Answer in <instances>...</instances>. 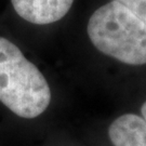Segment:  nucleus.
<instances>
[{"mask_svg": "<svg viewBox=\"0 0 146 146\" xmlns=\"http://www.w3.org/2000/svg\"><path fill=\"white\" fill-rule=\"evenodd\" d=\"M51 91L44 76L13 42L0 37V102L22 118L48 108Z\"/></svg>", "mask_w": 146, "mask_h": 146, "instance_id": "nucleus-1", "label": "nucleus"}, {"mask_svg": "<svg viewBox=\"0 0 146 146\" xmlns=\"http://www.w3.org/2000/svg\"><path fill=\"white\" fill-rule=\"evenodd\" d=\"M88 36L105 55L129 65L146 64V24L116 1L100 7L89 19Z\"/></svg>", "mask_w": 146, "mask_h": 146, "instance_id": "nucleus-2", "label": "nucleus"}, {"mask_svg": "<svg viewBox=\"0 0 146 146\" xmlns=\"http://www.w3.org/2000/svg\"><path fill=\"white\" fill-rule=\"evenodd\" d=\"M23 20L36 25H47L62 20L70 10L74 0H11Z\"/></svg>", "mask_w": 146, "mask_h": 146, "instance_id": "nucleus-3", "label": "nucleus"}, {"mask_svg": "<svg viewBox=\"0 0 146 146\" xmlns=\"http://www.w3.org/2000/svg\"><path fill=\"white\" fill-rule=\"evenodd\" d=\"M108 135L114 146H146V120L125 114L111 122Z\"/></svg>", "mask_w": 146, "mask_h": 146, "instance_id": "nucleus-4", "label": "nucleus"}, {"mask_svg": "<svg viewBox=\"0 0 146 146\" xmlns=\"http://www.w3.org/2000/svg\"><path fill=\"white\" fill-rule=\"evenodd\" d=\"M125 7L146 24V0H113Z\"/></svg>", "mask_w": 146, "mask_h": 146, "instance_id": "nucleus-5", "label": "nucleus"}, {"mask_svg": "<svg viewBox=\"0 0 146 146\" xmlns=\"http://www.w3.org/2000/svg\"><path fill=\"white\" fill-rule=\"evenodd\" d=\"M141 111H142V115H143V118L146 120V102L143 105H142Z\"/></svg>", "mask_w": 146, "mask_h": 146, "instance_id": "nucleus-6", "label": "nucleus"}]
</instances>
